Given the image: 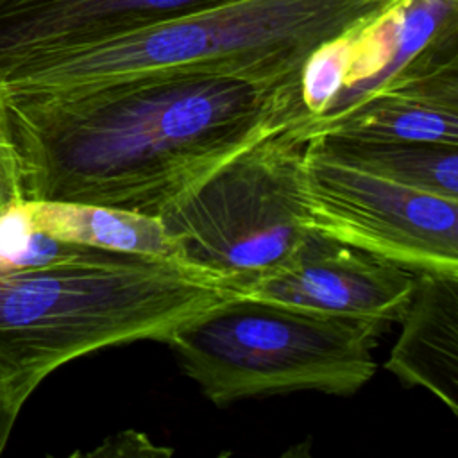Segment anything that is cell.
Instances as JSON below:
<instances>
[{"label":"cell","mask_w":458,"mask_h":458,"mask_svg":"<svg viewBox=\"0 0 458 458\" xmlns=\"http://www.w3.org/2000/svg\"><path fill=\"white\" fill-rule=\"evenodd\" d=\"M32 229L102 250L177 258L157 216L107 206L25 200Z\"/></svg>","instance_id":"cell-11"},{"label":"cell","mask_w":458,"mask_h":458,"mask_svg":"<svg viewBox=\"0 0 458 458\" xmlns=\"http://www.w3.org/2000/svg\"><path fill=\"white\" fill-rule=\"evenodd\" d=\"M335 159L386 181L458 199V145L361 140L338 134L313 136Z\"/></svg>","instance_id":"cell-12"},{"label":"cell","mask_w":458,"mask_h":458,"mask_svg":"<svg viewBox=\"0 0 458 458\" xmlns=\"http://www.w3.org/2000/svg\"><path fill=\"white\" fill-rule=\"evenodd\" d=\"M351 30L318 45L302 64L301 97L308 122L324 114L349 82L352 64Z\"/></svg>","instance_id":"cell-13"},{"label":"cell","mask_w":458,"mask_h":458,"mask_svg":"<svg viewBox=\"0 0 458 458\" xmlns=\"http://www.w3.org/2000/svg\"><path fill=\"white\" fill-rule=\"evenodd\" d=\"M25 202L20 156L13 134L9 98L0 82V215Z\"/></svg>","instance_id":"cell-14"},{"label":"cell","mask_w":458,"mask_h":458,"mask_svg":"<svg viewBox=\"0 0 458 458\" xmlns=\"http://www.w3.org/2000/svg\"><path fill=\"white\" fill-rule=\"evenodd\" d=\"M18 413L11 411L4 403H0V453L4 451V445L7 442V437H9V431H11V426L14 422Z\"/></svg>","instance_id":"cell-15"},{"label":"cell","mask_w":458,"mask_h":458,"mask_svg":"<svg viewBox=\"0 0 458 458\" xmlns=\"http://www.w3.org/2000/svg\"><path fill=\"white\" fill-rule=\"evenodd\" d=\"M311 231L411 272H458V199L413 190L329 156L310 138L304 161Z\"/></svg>","instance_id":"cell-6"},{"label":"cell","mask_w":458,"mask_h":458,"mask_svg":"<svg viewBox=\"0 0 458 458\" xmlns=\"http://www.w3.org/2000/svg\"><path fill=\"white\" fill-rule=\"evenodd\" d=\"M385 369L458 415V272H417Z\"/></svg>","instance_id":"cell-10"},{"label":"cell","mask_w":458,"mask_h":458,"mask_svg":"<svg viewBox=\"0 0 458 458\" xmlns=\"http://www.w3.org/2000/svg\"><path fill=\"white\" fill-rule=\"evenodd\" d=\"M308 120L254 140L157 218L175 256L247 286L283 265L311 233L302 161Z\"/></svg>","instance_id":"cell-5"},{"label":"cell","mask_w":458,"mask_h":458,"mask_svg":"<svg viewBox=\"0 0 458 458\" xmlns=\"http://www.w3.org/2000/svg\"><path fill=\"white\" fill-rule=\"evenodd\" d=\"M386 324L242 295L182 324L165 344L216 406L313 390L358 392L376 374Z\"/></svg>","instance_id":"cell-4"},{"label":"cell","mask_w":458,"mask_h":458,"mask_svg":"<svg viewBox=\"0 0 458 458\" xmlns=\"http://www.w3.org/2000/svg\"><path fill=\"white\" fill-rule=\"evenodd\" d=\"M302 132L306 138L338 134L458 145V57L399 75L349 109Z\"/></svg>","instance_id":"cell-9"},{"label":"cell","mask_w":458,"mask_h":458,"mask_svg":"<svg viewBox=\"0 0 458 458\" xmlns=\"http://www.w3.org/2000/svg\"><path fill=\"white\" fill-rule=\"evenodd\" d=\"M247 295L240 279L179 258L72 243L43 263H0V392L18 413L36 386L88 352L166 342L182 324Z\"/></svg>","instance_id":"cell-2"},{"label":"cell","mask_w":458,"mask_h":458,"mask_svg":"<svg viewBox=\"0 0 458 458\" xmlns=\"http://www.w3.org/2000/svg\"><path fill=\"white\" fill-rule=\"evenodd\" d=\"M415 272L311 231L277 268L247 286V295L283 306L342 317L399 322Z\"/></svg>","instance_id":"cell-7"},{"label":"cell","mask_w":458,"mask_h":458,"mask_svg":"<svg viewBox=\"0 0 458 458\" xmlns=\"http://www.w3.org/2000/svg\"><path fill=\"white\" fill-rule=\"evenodd\" d=\"M227 0H0V72Z\"/></svg>","instance_id":"cell-8"},{"label":"cell","mask_w":458,"mask_h":458,"mask_svg":"<svg viewBox=\"0 0 458 458\" xmlns=\"http://www.w3.org/2000/svg\"><path fill=\"white\" fill-rule=\"evenodd\" d=\"M0 403H4V399H2V392H0ZM5 404V403H4Z\"/></svg>","instance_id":"cell-16"},{"label":"cell","mask_w":458,"mask_h":458,"mask_svg":"<svg viewBox=\"0 0 458 458\" xmlns=\"http://www.w3.org/2000/svg\"><path fill=\"white\" fill-rule=\"evenodd\" d=\"M397 0H227L0 72L9 98H48L159 73L299 77L308 55Z\"/></svg>","instance_id":"cell-3"},{"label":"cell","mask_w":458,"mask_h":458,"mask_svg":"<svg viewBox=\"0 0 458 458\" xmlns=\"http://www.w3.org/2000/svg\"><path fill=\"white\" fill-rule=\"evenodd\" d=\"M9 98V97H7ZM25 200L159 216L263 134L308 120L301 75H143L75 95L9 98Z\"/></svg>","instance_id":"cell-1"}]
</instances>
